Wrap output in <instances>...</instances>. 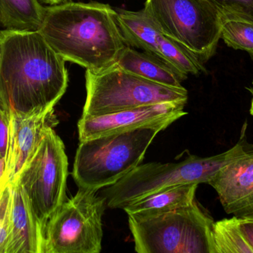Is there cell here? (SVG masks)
Returning a JSON list of instances; mask_svg holds the SVG:
<instances>
[{
  "label": "cell",
  "instance_id": "1",
  "mask_svg": "<svg viewBox=\"0 0 253 253\" xmlns=\"http://www.w3.org/2000/svg\"><path fill=\"white\" fill-rule=\"evenodd\" d=\"M0 104L7 114L54 109L66 92L65 59L39 31H0Z\"/></svg>",
  "mask_w": 253,
  "mask_h": 253
},
{
  "label": "cell",
  "instance_id": "13",
  "mask_svg": "<svg viewBox=\"0 0 253 253\" xmlns=\"http://www.w3.org/2000/svg\"><path fill=\"white\" fill-rule=\"evenodd\" d=\"M208 184L216 191L227 215H253V157L224 166Z\"/></svg>",
  "mask_w": 253,
  "mask_h": 253
},
{
  "label": "cell",
  "instance_id": "21",
  "mask_svg": "<svg viewBox=\"0 0 253 253\" xmlns=\"http://www.w3.org/2000/svg\"><path fill=\"white\" fill-rule=\"evenodd\" d=\"M9 114L0 104V158H4L7 149Z\"/></svg>",
  "mask_w": 253,
  "mask_h": 253
},
{
  "label": "cell",
  "instance_id": "4",
  "mask_svg": "<svg viewBox=\"0 0 253 253\" xmlns=\"http://www.w3.org/2000/svg\"><path fill=\"white\" fill-rule=\"evenodd\" d=\"M169 126L160 123L80 141L72 177L79 188L110 187L141 164L158 134Z\"/></svg>",
  "mask_w": 253,
  "mask_h": 253
},
{
  "label": "cell",
  "instance_id": "16",
  "mask_svg": "<svg viewBox=\"0 0 253 253\" xmlns=\"http://www.w3.org/2000/svg\"><path fill=\"white\" fill-rule=\"evenodd\" d=\"M199 184H184L164 189L138 199L124 208L128 215L151 216L176 210L194 203Z\"/></svg>",
  "mask_w": 253,
  "mask_h": 253
},
{
  "label": "cell",
  "instance_id": "8",
  "mask_svg": "<svg viewBox=\"0 0 253 253\" xmlns=\"http://www.w3.org/2000/svg\"><path fill=\"white\" fill-rule=\"evenodd\" d=\"M106 206V199L96 190L79 188L47 221L43 253H100Z\"/></svg>",
  "mask_w": 253,
  "mask_h": 253
},
{
  "label": "cell",
  "instance_id": "5",
  "mask_svg": "<svg viewBox=\"0 0 253 253\" xmlns=\"http://www.w3.org/2000/svg\"><path fill=\"white\" fill-rule=\"evenodd\" d=\"M138 253H213L212 217L197 202L166 213L128 215Z\"/></svg>",
  "mask_w": 253,
  "mask_h": 253
},
{
  "label": "cell",
  "instance_id": "25",
  "mask_svg": "<svg viewBox=\"0 0 253 253\" xmlns=\"http://www.w3.org/2000/svg\"><path fill=\"white\" fill-rule=\"evenodd\" d=\"M252 84V87L249 88V89H248V90H249L250 92H251V95H252V96H253V80Z\"/></svg>",
  "mask_w": 253,
  "mask_h": 253
},
{
  "label": "cell",
  "instance_id": "11",
  "mask_svg": "<svg viewBox=\"0 0 253 253\" xmlns=\"http://www.w3.org/2000/svg\"><path fill=\"white\" fill-rule=\"evenodd\" d=\"M186 103L164 102L99 116H82L78 122L80 141L110 134L126 132L160 123L169 125L187 113Z\"/></svg>",
  "mask_w": 253,
  "mask_h": 253
},
{
  "label": "cell",
  "instance_id": "6",
  "mask_svg": "<svg viewBox=\"0 0 253 253\" xmlns=\"http://www.w3.org/2000/svg\"><path fill=\"white\" fill-rule=\"evenodd\" d=\"M87 98L82 116H99L164 102L187 104L188 93L128 72L115 64L98 71H86Z\"/></svg>",
  "mask_w": 253,
  "mask_h": 253
},
{
  "label": "cell",
  "instance_id": "3",
  "mask_svg": "<svg viewBox=\"0 0 253 253\" xmlns=\"http://www.w3.org/2000/svg\"><path fill=\"white\" fill-rule=\"evenodd\" d=\"M247 123L237 144L228 151L211 157L191 155L178 163L138 165L121 180L102 190L107 206L124 209L141 198L164 189L184 184H208L224 166L236 160L253 157V144L246 138Z\"/></svg>",
  "mask_w": 253,
  "mask_h": 253
},
{
  "label": "cell",
  "instance_id": "15",
  "mask_svg": "<svg viewBox=\"0 0 253 253\" xmlns=\"http://www.w3.org/2000/svg\"><path fill=\"white\" fill-rule=\"evenodd\" d=\"M117 65L128 72L172 87H183L181 83L188 76L166 61L147 52L137 51L129 46L123 51Z\"/></svg>",
  "mask_w": 253,
  "mask_h": 253
},
{
  "label": "cell",
  "instance_id": "2",
  "mask_svg": "<svg viewBox=\"0 0 253 253\" xmlns=\"http://www.w3.org/2000/svg\"><path fill=\"white\" fill-rule=\"evenodd\" d=\"M39 31L65 61L93 72L117 64L126 40L108 4L68 2L45 7Z\"/></svg>",
  "mask_w": 253,
  "mask_h": 253
},
{
  "label": "cell",
  "instance_id": "7",
  "mask_svg": "<svg viewBox=\"0 0 253 253\" xmlns=\"http://www.w3.org/2000/svg\"><path fill=\"white\" fill-rule=\"evenodd\" d=\"M143 10L204 63L213 56L221 39V13L210 0H147Z\"/></svg>",
  "mask_w": 253,
  "mask_h": 253
},
{
  "label": "cell",
  "instance_id": "24",
  "mask_svg": "<svg viewBox=\"0 0 253 253\" xmlns=\"http://www.w3.org/2000/svg\"><path fill=\"white\" fill-rule=\"evenodd\" d=\"M4 158H0V179L2 177L3 173H4Z\"/></svg>",
  "mask_w": 253,
  "mask_h": 253
},
{
  "label": "cell",
  "instance_id": "9",
  "mask_svg": "<svg viewBox=\"0 0 253 253\" xmlns=\"http://www.w3.org/2000/svg\"><path fill=\"white\" fill-rule=\"evenodd\" d=\"M53 128L44 130L15 178L22 184L44 234L47 221L67 199L68 156L63 141Z\"/></svg>",
  "mask_w": 253,
  "mask_h": 253
},
{
  "label": "cell",
  "instance_id": "10",
  "mask_svg": "<svg viewBox=\"0 0 253 253\" xmlns=\"http://www.w3.org/2000/svg\"><path fill=\"white\" fill-rule=\"evenodd\" d=\"M116 12L119 27L128 46L151 53L187 75H198L205 71L204 62L196 55L164 34L144 10Z\"/></svg>",
  "mask_w": 253,
  "mask_h": 253
},
{
  "label": "cell",
  "instance_id": "17",
  "mask_svg": "<svg viewBox=\"0 0 253 253\" xmlns=\"http://www.w3.org/2000/svg\"><path fill=\"white\" fill-rule=\"evenodd\" d=\"M213 253H253V215L214 222Z\"/></svg>",
  "mask_w": 253,
  "mask_h": 253
},
{
  "label": "cell",
  "instance_id": "26",
  "mask_svg": "<svg viewBox=\"0 0 253 253\" xmlns=\"http://www.w3.org/2000/svg\"><path fill=\"white\" fill-rule=\"evenodd\" d=\"M1 48H0V61H1Z\"/></svg>",
  "mask_w": 253,
  "mask_h": 253
},
{
  "label": "cell",
  "instance_id": "23",
  "mask_svg": "<svg viewBox=\"0 0 253 253\" xmlns=\"http://www.w3.org/2000/svg\"><path fill=\"white\" fill-rule=\"evenodd\" d=\"M40 1L44 3V4H50V5H55V4L68 2V1H71V0H40Z\"/></svg>",
  "mask_w": 253,
  "mask_h": 253
},
{
  "label": "cell",
  "instance_id": "14",
  "mask_svg": "<svg viewBox=\"0 0 253 253\" xmlns=\"http://www.w3.org/2000/svg\"><path fill=\"white\" fill-rule=\"evenodd\" d=\"M11 183V230L6 253H43L44 232L17 179Z\"/></svg>",
  "mask_w": 253,
  "mask_h": 253
},
{
  "label": "cell",
  "instance_id": "20",
  "mask_svg": "<svg viewBox=\"0 0 253 253\" xmlns=\"http://www.w3.org/2000/svg\"><path fill=\"white\" fill-rule=\"evenodd\" d=\"M220 13H234L253 16V0H210Z\"/></svg>",
  "mask_w": 253,
  "mask_h": 253
},
{
  "label": "cell",
  "instance_id": "18",
  "mask_svg": "<svg viewBox=\"0 0 253 253\" xmlns=\"http://www.w3.org/2000/svg\"><path fill=\"white\" fill-rule=\"evenodd\" d=\"M44 9L40 0H0V26L13 31H39Z\"/></svg>",
  "mask_w": 253,
  "mask_h": 253
},
{
  "label": "cell",
  "instance_id": "19",
  "mask_svg": "<svg viewBox=\"0 0 253 253\" xmlns=\"http://www.w3.org/2000/svg\"><path fill=\"white\" fill-rule=\"evenodd\" d=\"M221 39L228 47L248 52L253 59V16L221 13Z\"/></svg>",
  "mask_w": 253,
  "mask_h": 253
},
{
  "label": "cell",
  "instance_id": "22",
  "mask_svg": "<svg viewBox=\"0 0 253 253\" xmlns=\"http://www.w3.org/2000/svg\"><path fill=\"white\" fill-rule=\"evenodd\" d=\"M12 199L11 183L0 179V221L4 216Z\"/></svg>",
  "mask_w": 253,
  "mask_h": 253
},
{
  "label": "cell",
  "instance_id": "12",
  "mask_svg": "<svg viewBox=\"0 0 253 253\" xmlns=\"http://www.w3.org/2000/svg\"><path fill=\"white\" fill-rule=\"evenodd\" d=\"M58 123L54 109L10 112L4 173L1 178L12 182L34 152L44 130L50 126L55 127Z\"/></svg>",
  "mask_w": 253,
  "mask_h": 253
}]
</instances>
